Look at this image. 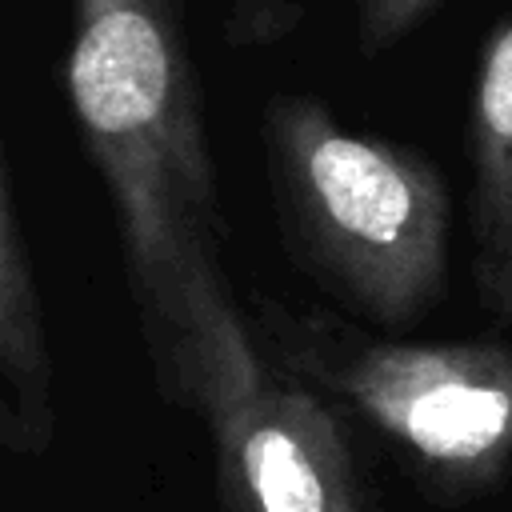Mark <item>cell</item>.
Listing matches in <instances>:
<instances>
[{"label":"cell","mask_w":512,"mask_h":512,"mask_svg":"<svg viewBox=\"0 0 512 512\" xmlns=\"http://www.w3.org/2000/svg\"><path fill=\"white\" fill-rule=\"evenodd\" d=\"M152 380L204 424L220 512H364L336 412L268 360L248 324L196 344Z\"/></svg>","instance_id":"277c9868"},{"label":"cell","mask_w":512,"mask_h":512,"mask_svg":"<svg viewBox=\"0 0 512 512\" xmlns=\"http://www.w3.org/2000/svg\"><path fill=\"white\" fill-rule=\"evenodd\" d=\"M472 276L484 308L512 320V12L480 52L472 92Z\"/></svg>","instance_id":"8992f818"},{"label":"cell","mask_w":512,"mask_h":512,"mask_svg":"<svg viewBox=\"0 0 512 512\" xmlns=\"http://www.w3.org/2000/svg\"><path fill=\"white\" fill-rule=\"evenodd\" d=\"M68 100L108 188L152 376L244 324L176 0H72Z\"/></svg>","instance_id":"6da1fadb"},{"label":"cell","mask_w":512,"mask_h":512,"mask_svg":"<svg viewBox=\"0 0 512 512\" xmlns=\"http://www.w3.org/2000/svg\"><path fill=\"white\" fill-rule=\"evenodd\" d=\"M444 0H360L356 4V36L368 52L392 48L416 24H424Z\"/></svg>","instance_id":"ba28073f"},{"label":"cell","mask_w":512,"mask_h":512,"mask_svg":"<svg viewBox=\"0 0 512 512\" xmlns=\"http://www.w3.org/2000/svg\"><path fill=\"white\" fill-rule=\"evenodd\" d=\"M52 436L56 404L44 300L12 160L0 156V440L12 456L36 460L52 448Z\"/></svg>","instance_id":"5b68a950"},{"label":"cell","mask_w":512,"mask_h":512,"mask_svg":"<svg viewBox=\"0 0 512 512\" xmlns=\"http://www.w3.org/2000/svg\"><path fill=\"white\" fill-rule=\"evenodd\" d=\"M216 16L236 44H272L300 24L304 0H212Z\"/></svg>","instance_id":"52a82bcc"},{"label":"cell","mask_w":512,"mask_h":512,"mask_svg":"<svg viewBox=\"0 0 512 512\" xmlns=\"http://www.w3.org/2000/svg\"><path fill=\"white\" fill-rule=\"evenodd\" d=\"M264 148L296 260L368 320H416L444 284L452 232L432 160L340 124L312 96L268 104Z\"/></svg>","instance_id":"7a4b0ae2"},{"label":"cell","mask_w":512,"mask_h":512,"mask_svg":"<svg viewBox=\"0 0 512 512\" xmlns=\"http://www.w3.org/2000/svg\"><path fill=\"white\" fill-rule=\"evenodd\" d=\"M276 364L344 404L424 480L476 492L512 468V348L372 340L324 320L280 324Z\"/></svg>","instance_id":"3957f363"}]
</instances>
